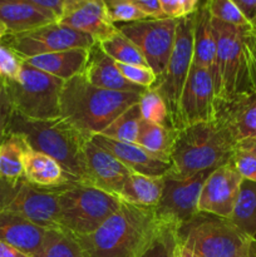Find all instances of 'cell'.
Listing matches in <instances>:
<instances>
[{"mask_svg":"<svg viewBox=\"0 0 256 257\" xmlns=\"http://www.w3.org/2000/svg\"><path fill=\"white\" fill-rule=\"evenodd\" d=\"M141 94L102 89L83 74L65 80L60 93V117L89 140L99 135L120 113L140 102Z\"/></svg>","mask_w":256,"mask_h":257,"instance_id":"obj_1","label":"cell"},{"mask_svg":"<svg viewBox=\"0 0 256 257\" xmlns=\"http://www.w3.org/2000/svg\"><path fill=\"white\" fill-rule=\"evenodd\" d=\"M158 227L155 207L122 201L97 230L77 240L84 257H136Z\"/></svg>","mask_w":256,"mask_h":257,"instance_id":"obj_2","label":"cell"},{"mask_svg":"<svg viewBox=\"0 0 256 257\" xmlns=\"http://www.w3.org/2000/svg\"><path fill=\"white\" fill-rule=\"evenodd\" d=\"M237 142L216 117L176 131L167 175L190 178L203 171H213L231 163Z\"/></svg>","mask_w":256,"mask_h":257,"instance_id":"obj_3","label":"cell"},{"mask_svg":"<svg viewBox=\"0 0 256 257\" xmlns=\"http://www.w3.org/2000/svg\"><path fill=\"white\" fill-rule=\"evenodd\" d=\"M9 133L22 136L28 147L54 158L78 182L85 183L84 146L88 138L62 117L33 120L14 110Z\"/></svg>","mask_w":256,"mask_h":257,"instance_id":"obj_4","label":"cell"},{"mask_svg":"<svg viewBox=\"0 0 256 257\" xmlns=\"http://www.w3.org/2000/svg\"><path fill=\"white\" fill-rule=\"evenodd\" d=\"M58 226L75 237L97 230L119 207L117 196L82 182L58 187Z\"/></svg>","mask_w":256,"mask_h":257,"instance_id":"obj_5","label":"cell"},{"mask_svg":"<svg viewBox=\"0 0 256 257\" xmlns=\"http://www.w3.org/2000/svg\"><path fill=\"white\" fill-rule=\"evenodd\" d=\"M13 108L33 120H49L60 117V93L64 80L42 72L23 62L17 79L4 80Z\"/></svg>","mask_w":256,"mask_h":257,"instance_id":"obj_6","label":"cell"},{"mask_svg":"<svg viewBox=\"0 0 256 257\" xmlns=\"http://www.w3.org/2000/svg\"><path fill=\"white\" fill-rule=\"evenodd\" d=\"M216 40V65L213 74L216 103L230 100L236 94L251 90L245 55V33L252 28H240L211 18Z\"/></svg>","mask_w":256,"mask_h":257,"instance_id":"obj_7","label":"cell"},{"mask_svg":"<svg viewBox=\"0 0 256 257\" xmlns=\"http://www.w3.org/2000/svg\"><path fill=\"white\" fill-rule=\"evenodd\" d=\"M178 241L200 257H238L247 252L255 238L238 230L230 220L201 213L177 232Z\"/></svg>","mask_w":256,"mask_h":257,"instance_id":"obj_8","label":"cell"},{"mask_svg":"<svg viewBox=\"0 0 256 257\" xmlns=\"http://www.w3.org/2000/svg\"><path fill=\"white\" fill-rule=\"evenodd\" d=\"M193 28L195 13L177 19L175 44L165 72L157 78L151 88L157 90L165 100L170 115L171 124L178 130V105L181 93L187 79L193 62Z\"/></svg>","mask_w":256,"mask_h":257,"instance_id":"obj_9","label":"cell"},{"mask_svg":"<svg viewBox=\"0 0 256 257\" xmlns=\"http://www.w3.org/2000/svg\"><path fill=\"white\" fill-rule=\"evenodd\" d=\"M0 211L22 216L47 230L59 228L57 188L37 187L24 177L15 182L0 178Z\"/></svg>","mask_w":256,"mask_h":257,"instance_id":"obj_10","label":"cell"},{"mask_svg":"<svg viewBox=\"0 0 256 257\" xmlns=\"http://www.w3.org/2000/svg\"><path fill=\"white\" fill-rule=\"evenodd\" d=\"M0 42L14 50L23 60L63 50L89 49L95 44L90 35L58 22L20 34H7Z\"/></svg>","mask_w":256,"mask_h":257,"instance_id":"obj_11","label":"cell"},{"mask_svg":"<svg viewBox=\"0 0 256 257\" xmlns=\"http://www.w3.org/2000/svg\"><path fill=\"white\" fill-rule=\"evenodd\" d=\"M122 33L140 49L148 67L157 78L165 72L175 44L177 19L147 18L132 23L115 24Z\"/></svg>","mask_w":256,"mask_h":257,"instance_id":"obj_12","label":"cell"},{"mask_svg":"<svg viewBox=\"0 0 256 257\" xmlns=\"http://www.w3.org/2000/svg\"><path fill=\"white\" fill-rule=\"evenodd\" d=\"M212 171H203L190 178H176L166 175L161 200L155 207L160 222L180 230L200 215L198 198L206 178Z\"/></svg>","mask_w":256,"mask_h":257,"instance_id":"obj_13","label":"cell"},{"mask_svg":"<svg viewBox=\"0 0 256 257\" xmlns=\"http://www.w3.org/2000/svg\"><path fill=\"white\" fill-rule=\"evenodd\" d=\"M217 115L215 85L211 73L192 63L183 85L178 105V130L203 122H212Z\"/></svg>","mask_w":256,"mask_h":257,"instance_id":"obj_14","label":"cell"},{"mask_svg":"<svg viewBox=\"0 0 256 257\" xmlns=\"http://www.w3.org/2000/svg\"><path fill=\"white\" fill-rule=\"evenodd\" d=\"M242 177L231 163L216 168L208 175L198 198V212L230 218L237 200Z\"/></svg>","mask_w":256,"mask_h":257,"instance_id":"obj_15","label":"cell"},{"mask_svg":"<svg viewBox=\"0 0 256 257\" xmlns=\"http://www.w3.org/2000/svg\"><path fill=\"white\" fill-rule=\"evenodd\" d=\"M58 23L102 42L117 32L103 0H69Z\"/></svg>","mask_w":256,"mask_h":257,"instance_id":"obj_16","label":"cell"},{"mask_svg":"<svg viewBox=\"0 0 256 257\" xmlns=\"http://www.w3.org/2000/svg\"><path fill=\"white\" fill-rule=\"evenodd\" d=\"M84 160L85 183L118 197L125 178L132 171L90 140L84 146Z\"/></svg>","mask_w":256,"mask_h":257,"instance_id":"obj_17","label":"cell"},{"mask_svg":"<svg viewBox=\"0 0 256 257\" xmlns=\"http://www.w3.org/2000/svg\"><path fill=\"white\" fill-rule=\"evenodd\" d=\"M216 117L237 145L256 140V92L245 90L227 102L218 103Z\"/></svg>","mask_w":256,"mask_h":257,"instance_id":"obj_18","label":"cell"},{"mask_svg":"<svg viewBox=\"0 0 256 257\" xmlns=\"http://www.w3.org/2000/svg\"><path fill=\"white\" fill-rule=\"evenodd\" d=\"M89 140L114 156L132 172L151 176V177H163L171 170V163L157 160L136 143L119 142L102 135L92 136Z\"/></svg>","mask_w":256,"mask_h":257,"instance_id":"obj_19","label":"cell"},{"mask_svg":"<svg viewBox=\"0 0 256 257\" xmlns=\"http://www.w3.org/2000/svg\"><path fill=\"white\" fill-rule=\"evenodd\" d=\"M82 74L90 84L102 89L138 93V94H142L147 89L128 82L120 74L117 62L102 49L98 42H95V44L88 49L87 63Z\"/></svg>","mask_w":256,"mask_h":257,"instance_id":"obj_20","label":"cell"},{"mask_svg":"<svg viewBox=\"0 0 256 257\" xmlns=\"http://www.w3.org/2000/svg\"><path fill=\"white\" fill-rule=\"evenodd\" d=\"M47 228L8 211H0V241L34 256L42 247Z\"/></svg>","mask_w":256,"mask_h":257,"instance_id":"obj_21","label":"cell"},{"mask_svg":"<svg viewBox=\"0 0 256 257\" xmlns=\"http://www.w3.org/2000/svg\"><path fill=\"white\" fill-rule=\"evenodd\" d=\"M24 178L40 188H58L78 182L58 161L45 153L28 148L24 160Z\"/></svg>","mask_w":256,"mask_h":257,"instance_id":"obj_22","label":"cell"},{"mask_svg":"<svg viewBox=\"0 0 256 257\" xmlns=\"http://www.w3.org/2000/svg\"><path fill=\"white\" fill-rule=\"evenodd\" d=\"M58 22L53 13L24 3H0V24L7 34H20Z\"/></svg>","mask_w":256,"mask_h":257,"instance_id":"obj_23","label":"cell"},{"mask_svg":"<svg viewBox=\"0 0 256 257\" xmlns=\"http://www.w3.org/2000/svg\"><path fill=\"white\" fill-rule=\"evenodd\" d=\"M88 58V49H70L48 53L25 59L28 64L42 72L65 80L82 74Z\"/></svg>","mask_w":256,"mask_h":257,"instance_id":"obj_24","label":"cell"},{"mask_svg":"<svg viewBox=\"0 0 256 257\" xmlns=\"http://www.w3.org/2000/svg\"><path fill=\"white\" fill-rule=\"evenodd\" d=\"M211 73L213 79L216 65V40L207 4L195 12L193 28V62Z\"/></svg>","mask_w":256,"mask_h":257,"instance_id":"obj_25","label":"cell"},{"mask_svg":"<svg viewBox=\"0 0 256 257\" xmlns=\"http://www.w3.org/2000/svg\"><path fill=\"white\" fill-rule=\"evenodd\" d=\"M163 177H151L131 172L125 178L118 198L127 203L145 207H156L163 191Z\"/></svg>","mask_w":256,"mask_h":257,"instance_id":"obj_26","label":"cell"},{"mask_svg":"<svg viewBox=\"0 0 256 257\" xmlns=\"http://www.w3.org/2000/svg\"><path fill=\"white\" fill-rule=\"evenodd\" d=\"M175 136L176 131L172 128L142 119L136 145L157 160L170 163Z\"/></svg>","mask_w":256,"mask_h":257,"instance_id":"obj_27","label":"cell"},{"mask_svg":"<svg viewBox=\"0 0 256 257\" xmlns=\"http://www.w3.org/2000/svg\"><path fill=\"white\" fill-rule=\"evenodd\" d=\"M28 145L22 136L9 133L0 145V178L15 182L24 177V160Z\"/></svg>","mask_w":256,"mask_h":257,"instance_id":"obj_28","label":"cell"},{"mask_svg":"<svg viewBox=\"0 0 256 257\" xmlns=\"http://www.w3.org/2000/svg\"><path fill=\"white\" fill-rule=\"evenodd\" d=\"M228 220L248 237L256 238V182L242 180Z\"/></svg>","mask_w":256,"mask_h":257,"instance_id":"obj_29","label":"cell"},{"mask_svg":"<svg viewBox=\"0 0 256 257\" xmlns=\"http://www.w3.org/2000/svg\"><path fill=\"white\" fill-rule=\"evenodd\" d=\"M33 257H84V253L73 233L63 228H48L42 247Z\"/></svg>","mask_w":256,"mask_h":257,"instance_id":"obj_30","label":"cell"},{"mask_svg":"<svg viewBox=\"0 0 256 257\" xmlns=\"http://www.w3.org/2000/svg\"><path fill=\"white\" fill-rule=\"evenodd\" d=\"M141 122H142V113H141L140 103H136L120 113L99 135L119 142L136 143Z\"/></svg>","mask_w":256,"mask_h":257,"instance_id":"obj_31","label":"cell"},{"mask_svg":"<svg viewBox=\"0 0 256 257\" xmlns=\"http://www.w3.org/2000/svg\"><path fill=\"white\" fill-rule=\"evenodd\" d=\"M98 43L100 44L102 49L117 63L148 67L140 49L118 30L109 38Z\"/></svg>","mask_w":256,"mask_h":257,"instance_id":"obj_32","label":"cell"},{"mask_svg":"<svg viewBox=\"0 0 256 257\" xmlns=\"http://www.w3.org/2000/svg\"><path fill=\"white\" fill-rule=\"evenodd\" d=\"M138 103H140L141 113H142V119L172 128L167 105L157 90L153 88H147L141 94Z\"/></svg>","mask_w":256,"mask_h":257,"instance_id":"obj_33","label":"cell"},{"mask_svg":"<svg viewBox=\"0 0 256 257\" xmlns=\"http://www.w3.org/2000/svg\"><path fill=\"white\" fill-rule=\"evenodd\" d=\"M177 232L178 230L173 226L160 222V227L136 257H170L171 246L177 237Z\"/></svg>","mask_w":256,"mask_h":257,"instance_id":"obj_34","label":"cell"},{"mask_svg":"<svg viewBox=\"0 0 256 257\" xmlns=\"http://www.w3.org/2000/svg\"><path fill=\"white\" fill-rule=\"evenodd\" d=\"M211 18L220 22L235 25L240 28H253L246 20L242 13L238 10L232 0H207L206 2Z\"/></svg>","mask_w":256,"mask_h":257,"instance_id":"obj_35","label":"cell"},{"mask_svg":"<svg viewBox=\"0 0 256 257\" xmlns=\"http://www.w3.org/2000/svg\"><path fill=\"white\" fill-rule=\"evenodd\" d=\"M108 17L113 24L132 23L147 19V15L131 0H103Z\"/></svg>","mask_w":256,"mask_h":257,"instance_id":"obj_36","label":"cell"},{"mask_svg":"<svg viewBox=\"0 0 256 257\" xmlns=\"http://www.w3.org/2000/svg\"><path fill=\"white\" fill-rule=\"evenodd\" d=\"M117 67L119 69L120 74L133 84L138 85L141 88H151L155 85L157 80V75L155 74L150 67H143V65H131L117 63Z\"/></svg>","mask_w":256,"mask_h":257,"instance_id":"obj_37","label":"cell"},{"mask_svg":"<svg viewBox=\"0 0 256 257\" xmlns=\"http://www.w3.org/2000/svg\"><path fill=\"white\" fill-rule=\"evenodd\" d=\"M231 165L242 177V180L256 182V155L252 152L237 146L231 160Z\"/></svg>","mask_w":256,"mask_h":257,"instance_id":"obj_38","label":"cell"},{"mask_svg":"<svg viewBox=\"0 0 256 257\" xmlns=\"http://www.w3.org/2000/svg\"><path fill=\"white\" fill-rule=\"evenodd\" d=\"M24 60L13 49L0 42V79H17Z\"/></svg>","mask_w":256,"mask_h":257,"instance_id":"obj_39","label":"cell"},{"mask_svg":"<svg viewBox=\"0 0 256 257\" xmlns=\"http://www.w3.org/2000/svg\"><path fill=\"white\" fill-rule=\"evenodd\" d=\"M245 55L250 89L256 92V28L245 33Z\"/></svg>","mask_w":256,"mask_h":257,"instance_id":"obj_40","label":"cell"},{"mask_svg":"<svg viewBox=\"0 0 256 257\" xmlns=\"http://www.w3.org/2000/svg\"><path fill=\"white\" fill-rule=\"evenodd\" d=\"M13 113H14V108L4 87V83L0 79V145L9 135V125Z\"/></svg>","mask_w":256,"mask_h":257,"instance_id":"obj_41","label":"cell"},{"mask_svg":"<svg viewBox=\"0 0 256 257\" xmlns=\"http://www.w3.org/2000/svg\"><path fill=\"white\" fill-rule=\"evenodd\" d=\"M68 2L69 0H0V3H24V4L40 8V9L53 13L57 19H59L60 15L63 14Z\"/></svg>","mask_w":256,"mask_h":257,"instance_id":"obj_42","label":"cell"},{"mask_svg":"<svg viewBox=\"0 0 256 257\" xmlns=\"http://www.w3.org/2000/svg\"><path fill=\"white\" fill-rule=\"evenodd\" d=\"M131 2L137 5L148 18H155V19L166 18L161 9L160 0H131Z\"/></svg>","mask_w":256,"mask_h":257,"instance_id":"obj_43","label":"cell"},{"mask_svg":"<svg viewBox=\"0 0 256 257\" xmlns=\"http://www.w3.org/2000/svg\"><path fill=\"white\" fill-rule=\"evenodd\" d=\"M248 23L256 28V0H232Z\"/></svg>","mask_w":256,"mask_h":257,"instance_id":"obj_44","label":"cell"},{"mask_svg":"<svg viewBox=\"0 0 256 257\" xmlns=\"http://www.w3.org/2000/svg\"><path fill=\"white\" fill-rule=\"evenodd\" d=\"M160 5L166 18L180 19V18L185 17L180 0H160Z\"/></svg>","mask_w":256,"mask_h":257,"instance_id":"obj_45","label":"cell"},{"mask_svg":"<svg viewBox=\"0 0 256 257\" xmlns=\"http://www.w3.org/2000/svg\"><path fill=\"white\" fill-rule=\"evenodd\" d=\"M0 257H33L28 253L22 252L9 243L0 241Z\"/></svg>","mask_w":256,"mask_h":257,"instance_id":"obj_46","label":"cell"},{"mask_svg":"<svg viewBox=\"0 0 256 257\" xmlns=\"http://www.w3.org/2000/svg\"><path fill=\"white\" fill-rule=\"evenodd\" d=\"M183 15H191L198 9V0H180Z\"/></svg>","mask_w":256,"mask_h":257,"instance_id":"obj_47","label":"cell"},{"mask_svg":"<svg viewBox=\"0 0 256 257\" xmlns=\"http://www.w3.org/2000/svg\"><path fill=\"white\" fill-rule=\"evenodd\" d=\"M176 256L177 257H200L198 255H196L193 251H191L190 248L186 247L185 245L180 242L177 240V250H176Z\"/></svg>","mask_w":256,"mask_h":257,"instance_id":"obj_48","label":"cell"},{"mask_svg":"<svg viewBox=\"0 0 256 257\" xmlns=\"http://www.w3.org/2000/svg\"><path fill=\"white\" fill-rule=\"evenodd\" d=\"M240 147L245 148V150L250 151V152H252L253 155H256V141L252 140V141H245V142H241Z\"/></svg>","mask_w":256,"mask_h":257,"instance_id":"obj_49","label":"cell"},{"mask_svg":"<svg viewBox=\"0 0 256 257\" xmlns=\"http://www.w3.org/2000/svg\"><path fill=\"white\" fill-rule=\"evenodd\" d=\"M238 257H256V238L252 241V243H251L250 250H248L246 253H243V255H241Z\"/></svg>","mask_w":256,"mask_h":257,"instance_id":"obj_50","label":"cell"},{"mask_svg":"<svg viewBox=\"0 0 256 257\" xmlns=\"http://www.w3.org/2000/svg\"><path fill=\"white\" fill-rule=\"evenodd\" d=\"M177 240H178V237H176V240L172 242V246H171V250H170V257H177L176 256V250H177Z\"/></svg>","mask_w":256,"mask_h":257,"instance_id":"obj_51","label":"cell"},{"mask_svg":"<svg viewBox=\"0 0 256 257\" xmlns=\"http://www.w3.org/2000/svg\"><path fill=\"white\" fill-rule=\"evenodd\" d=\"M5 35H7V30H5V28L0 24V40H2Z\"/></svg>","mask_w":256,"mask_h":257,"instance_id":"obj_52","label":"cell"},{"mask_svg":"<svg viewBox=\"0 0 256 257\" xmlns=\"http://www.w3.org/2000/svg\"><path fill=\"white\" fill-rule=\"evenodd\" d=\"M255 141H256V140H255Z\"/></svg>","mask_w":256,"mask_h":257,"instance_id":"obj_53","label":"cell"}]
</instances>
